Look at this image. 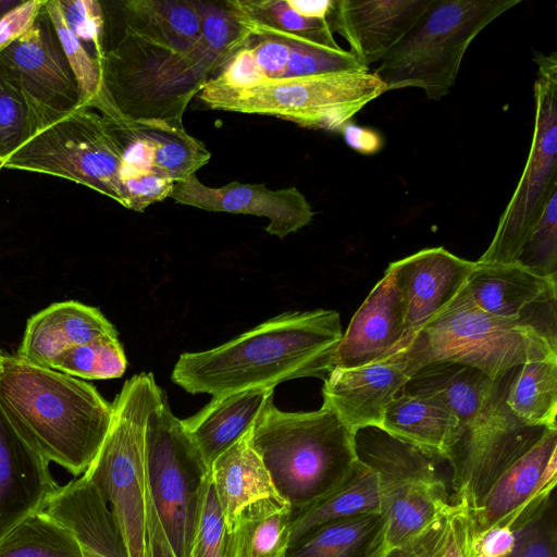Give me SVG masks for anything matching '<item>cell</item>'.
I'll use <instances>...</instances> for the list:
<instances>
[{
    "label": "cell",
    "mask_w": 557,
    "mask_h": 557,
    "mask_svg": "<svg viewBox=\"0 0 557 557\" xmlns=\"http://www.w3.org/2000/svg\"><path fill=\"white\" fill-rule=\"evenodd\" d=\"M506 393L481 423L461 433L446 459L451 502L469 510L476 537L522 525L549 505L557 483V428L519 421Z\"/></svg>",
    "instance_id": "cell-1"
},
{
    "label": "cell",
    "mask_w": 557,
    "mask_h": 557,
    "mask_svg": "<svg viewBox=\"0 0 557 557\" xmlns=\"http://www.w3.org/2000/svg\"><path fill=\"white\" fill-rule=\"evenodd\" d=\"M201 35L183 51L121 33L106 48L100 91L124 115L183 125V115L207 81L249 37L227 1H200Z\"/></svg>",
    "instance_id": "cell-2"
},
{
    "label": "cell",
    "mask_w": 557,
    "mask_h": 557,
    "mask_svg": "<svg viewBox=\"0 0 557 557\" xmlns=\"http://www.w3.org/2000/svg\"><path fill=\"white\" fill-rule=\"evenodd\" d=\"M342 336L335 310L288 311L214 348L182 354L171 379L188 393L212 396L325 380Z\"/></svg>",
    "instance_id": "cell-3"
},
{
    "label": "cell",
    "mask_w": 557,
    "mask_h": 557,
    "mask_svg": "<svg viewBox=\"0 0 557 557\" xmlns=\"http://www.w3.org/2000/svg\"><path fill=\"white\" fill-rule=\"evenodd\" d=\"M0 407L42 458L82 475L98 454L112 420V404L87 382L4 356Z\"/></svg>",
    "instance_id": "cell-4"
},
{
    "label": "cell",
    "mask_w": 557,
    "mask_h": 557,
    "mask_svg": "<svg viewBox=\"0 0 557 557\" xmlns=\"http://www.w3.org/2000/svg\"><path fill=\"white\" fill-rule=\"evenodd\" d=\"M250 441L293 513L333 492L358 462L352 432L324 400L320 409L300 412L282 411L272 400Z\"/></svg>",
    "instance_id": "cell-5"
},
{
    "label": "cell",
    "mask_w": 557,
    "mask_h": 557,
    "mask_svg": "<svg viewBox=\"0 0 557 557\" xmlns=\"http://www.w3.org/2000/svg\"><path fill=\"white\" fill-rule=\"evenodd\" d=\"M164 396L152 373L127 380L112 403L107 436L84 473L113 512L129 557H151L146 428Z\"/></svg>",
    "instance_id": "cell-6"
},
{
    "label": "cell",
    "mask_w": 557,
    "mask_h": 557,
    "mask_svg": "<svg viewBox=\"0 0 557 557\" xmlns=\"http://www.w3.org/2000/svg\"><path fill=\"white\" fill-rule=\"evenodd\" d=\"M398 354L409 374L429 362L454 361L498 381L528 361L557 358V338L483 311L463 287Z\"/></svg>",
    "instance_id": "cell-7"
},
{
    "label": "cell",
    "mask_w": 557,
    "mask_h": 557,
    "mask_svg": "<svg viewBox=\"0 0 557 557\" xmlns=\"http://www.w3.org/2000/svg\"><path fill=\"white\" fill-rule=\"evenodd\" d=\"M521 0H434L373 72L389 90L414 87L440 100L455 86L473 39Z\"/></svg>",
    "instance_id": "cell-8"
},
{
    "label": "cell",
    "mask_w": 557,
    "mask_h": 557,
    "mask_svg": "<svg viewBox=\"0 0 557 557\" xmlns=\"http://www.w3.org/2000/svg\"><path fill=\"white\" fill-rule=\"evenodd\" d=\"M384 92L374 73L347 71L270 79L248 89L197 97L211 110L270 115L301 127L338 132Z\"/></svg>",
    "instance_id": "cell-9"
},
{
    "label": "cell",
    "mask_w": 557,
    "mask_h": 557,
    "mask_svg": "<svg viewBox=\"0 0 557 557\" xmlns=\"http://www.w3.org/2000/svg\"><path fill=\"white\" fill-rule=\"evenodd\" d=\"M352 438L357 460L379 479L386 549L419 533L451 503L438 458L379 426L358 429Z\"/></svg>",
    "instance_id": "cell-10"
},
{
    "label": "cell",
    "mask_w": 557,
    "mask_h": 557,
    "mask_svg": "<svg viewBox=\"0 0 557 557\" xmlns=\"http://www.w3.org/2000/svg\"><path fill=\"white\" fill-rule=\"evenodd\" d=\"M535 121L529 156L491 244L476 262L516 263L557 187V53L535 51Z\"/></svg>",
    "instance_id": "cell-11"
},
{
    "label": "cell",
    "mask_w": 557,
    "mask_h": 557,
    "mask_svg": "<svg viewBox=\"0 0 557 557\" xmlns=\"http://www.w3.org/2000/svg\"><path fill=\"white\" fill-rule=\"evenodd\" d=\"M121 161V146L103 117L78 107L36 132L5 160L4 169L63 177L125 207Z\"/></svg>",
    "instance_id": "cell-12"
},
{
    "label": "cell",
    "mask_w": 557,
    "mask_h": 557,
    "mask_svg": "<svg viewBox=\"0 0 557 557\" xmlns=\"http://www.w3.org/2000/svg\"><path fill=\"white\" fill-rule=\"evenodd\" d=\"M148 490L175 557H189L199 500L210 468L166 397L146 428Z\"/></svg>",
    "instance_id": "cell-13"
},
{
    "label": "cell",
    "mask_w": 557,
    "mask_h": 557,
    "mask_svg": "<svg viewBox=\"0 0 557 557\" xmlns=\"http://www.w3.org/2000/svg\"><path fill=\"white\" fill-rule=\"evenodd\" d=\"M30 109L36 132L78 108L79 90L45 9L34 25L0 52Z\"/></svg>",
    "instance_id": "cell-14"
},
{
    "label": "cell",
    "mask_w": 557,
    "mask_h": 557,
    "mask_svg": "<svg viewBox=\"0 0 557 557\" xmlns=\"http://www.w3.org/2000/svg\"><path fill=\"white\" fill-rule=\"evenodd\" d=\"M465 287L483 311L530 324L557 338V277L537 275L517 262L474 261Z\"/></svg>",
    "instance_id": "cell-15"
},
{
    "label": "cell",
    "mask_w": 557,
    "mask_h": 557,
    "mask_svg": "<svg viewBox=\"0 0 557 557\" xmlns=\"http://www.w3.org/2000/svg\"><path fill=\"white\" fill-rule=\"evenodd\" d=\"M169 198L210 212L268 218L267 233L278 238L307 226L314 215L308 199L294 186L270 189L264 184L231 182L222 187H209L196 174L174 183Z\"/></svg>",
    "instance_id": "cell-16"
},
{
    "label": "cell",
    "mask_w": 557,
    "mask_h": 557,
    "mask_svg": "<svg viewBox=\"0 0 557 557\" xmlns=\"http://www.w3.org/2000/svg\"><path fill=\"white\" fill-rule=\"evenodd\" d=\"M409 345L406 304L393 273L386 269L343 333L333 368H356L387 359Z\"/></svg>",
    "instance_id": "cell-17"
},
{
    "label": "cell",
    "mask_w": 557,
    "mask_h": 557,
    "mask_svg": "<svg viewBox=\"0 0 557 557\" xmlns=\"http://www.w3.org/2000/svg\"><path fill=\"white\" fill-rule=\"evenodd\" d=\"M434 0H334L332 32L349 45L361 65L381 61L413 27Z\"/></svg>",
    "instance_id": "cell-18"
},
{
    "label": "cell",
    "mask_w": 557,
    "mask_h": 557,
    "mask_svg": "<svg viewBox=\"0 0 557 557\" xmlns=\"http://www.w3.org/2000/svg\"><path fill=\"white\" fill-rule=\"evenodd\" d=\"M473 267V261L444 247L425 248L389 263L387 270L406 304L409 344L461 292Z\"/></svg>",
    "instance_id": "cell-19"
},
{
    "label": "cell",
    "mask_w": 557,
    "mask_h": 557,
    "mask_svg": "<svg viewBox=\"0 0 557 557\" xmlns=\"http://www.w3.org/2000/svg\"><path fill=\"white\" fill-rule=\"evenodd\" d=\"M408 379L399 354L356 368H333L323 380V400L352 433L366 426L380 428L385 410Z\"/></svg>",
    "instance_id": "cell-20"
},
{
    "label": "cell",
    "mask_w": 557,
    "mask_h": 557,
    "mask_svg": "<svg viewBox=\"0 0 557 557\" xmlns=\"http://www.w3.org/2000/svg\"><path fill=\"white\" fill-rule=\"evenodd\" d=\"M516 369L494 381L481 370L463 363L433 361L411 372L399 394L438 401L458 418L462 433L476 426L493 411Z\"/></svg>",
    "instance_id": "cell-21"
},
{
    "label": "cell",
    "mask_w": 557,
    "mask_h": 557,
    "mask_svg": "<svg viewBox=\"0 0 557 557\" xmlns=\"http://www.w3.org/2000/svg\"><path fill=\"white\" fill-rule=\"evenodd\" d=\"M59 486L49 461L22 438L0 407V539L44 510Z\"/></svg>",
    "instance_id": "cell-22"
},
{
    "label": "cell",
    "mask_w": 557,
    "mask_h": 557,
    "mask_svg": "<svg viewBox=\"0 0 557 557\" xmlns=\"http://www.w3.org/2000/svg\"><path fill=\"white\" fill-rule=\"evenodd\" d=\"M116 334L98 308L74 300L55 302L28 319L16 357L51 369L54 360L69 349Z\"/></svg>",
    "instance_id": "cell-23"
},
{
    "label": "cell",
    "mask_w": 557,
    "mask_h": 557,
    "mask_svg": "<svg viewBox=\"0 0 557 557\" xmlns=\"http://www.w3.org/2000/svg\"><path fill=\"white\" fill-rule=\"evenodd\" d=\"M88 108L103 117L121 146L120 182L125 208L143 212L150 205L169 198L174 182L157 170L154 145L140 121L121 113L100 91Z\"/></svg>",
    "instance_id": "cell-24"
},
{
    "label": "cell",
    "mask_w": 557,
    "mask_h": 557,
    "mask_svg": "<svg viewBox=\"0 0 557 557\" xmlns=\"http://www.w3.org/2000/svg\"><path fill=\"white\" fill-rule=\"evenodd\" d=\"M274 388L247 389L213 396L183 423L207 465L247 434L267 406Z\"/></svg>",
    "instance_id": "cell-25"
},
{
    "label": "cell",
    "mask_w": 557,
    "mask_h": 557,
    "mask_svg": "<svg viewBox=\"0 0 557 557\" xmlns=\"http://www.w3.org/2000/svg\"><path fill=\"white\" fill-rule=\"evenodd\" d=\"M121 33L158 47L182 51L201 35L199 0H127L115 2Z\"/></svg>",
    "instance_id": "cell-26"
},
{
    "label": "cell",
    "mask_w": 557,
    "mask_h": 557,
    "mask_svg": "<svg viewBox=\"0 0 557 557\" xmlns=\"http://www.w3.org/2000/svg\"><path fill=\"white\" fill-rule=\"evenodd\" d=\"M250 431L210 466L211 482L227 531L245 507L263 498L280 497L251 444Z\"/></svg>",
    "instance_id": "cell-27"
},
{
    "label": "cell",
    "mask_w": 557,
    "mask_h": 557,
    "mask_svg": "<svg viewBox=\"0 0 557 557\" xmlns=\"http://www.w3.org/2000/svg\"><path fill=\"white\" fill-rule=\"evenodd\" d=\"M380 428L445 460L461 435L451 411L432 398L408 394H399L388 405Z\"/></svg>",
    "instance_id": "cell-28"
},
{
    "label": "cell",
    "mask_w": 557,
    "mask_h": 557,
    "mask_svg": "<svg viewBox=\"0 0 557 557\" xmlns=\"http://www.w3.org/2000/svg\"><path fill=\"white\" fill-rule=\"evenodd\" d=\"M386 520L381 512L362 513L321 524L292 543L285 557H382Z\"/></svg>",
    "instance_id": "cell-29"
},
{
    "label": "cell",
    "mask_w": 557,
    "mask_h": 557,
    "mask_svg": "<svg viewBox=\"0 0 557 557\" xmlns=\"http://www.w3.org/2000/svg\"><path fill=\"white\" fill-rule=\"evenodd\" d=\"M293 511L281 497L245 507L227 531L224 557H285Z\"/></svg>",
    "instance_id": "cell-30"
},
{
    "label": "cell",
    "mask_w": 557,
    "mask_h": 557,
    "mask_svg": "<svg viewBox=\"0 0 557 557\" xmlns=\"http://www.w3.org/2000/svg\"><path fill=\"white\" fill-rule=\"evenodd\" d=\"M292 46L287 39L251 34L207 81L200 94L237 91L284 78Z\"/></svg>",
    "instance_id": "cell-31"
},
{
    "label": "cell",
    "mask_w": 557,
    "mask_h": 557,
    "mask_svg": "<svg viewBox=\"0 0 557 557\" xmlns=\"http://www.w3.org/2000/svg\"><path fill=\"white\" fill-rule=\"evenodd\" d=\"M381 507L377 475L358 461L352 473L338 487L310 507L293 513L289 545L321 524L357 515L381 512Z\"/></svg>",
    "instance_id": "cell-32"
},
{
    "label": "cell",
    "mask_w": 557,
    "mask_h": 557,
    "mask_svg": "<svg viewBox=\"0 0 557 557\" xmlns=\"http://www.w3.org/2000/svg\"><path fill=\"white\" fill-rule=\"evenodd\" d=\"M382 557H479L472 516L451 502L419 533L387 548Z\"/></svg>",
    "instance_id": "cell-33"
},
{
    "label": "cell",
    "mask_w": 557,
    "mask_h": 557,
    "mask_svg": "<svg viewBox=\"0 0 557 557\" xmlns=\"http://www.w3.org/2000/svg\"><path fill=\"white\" fill-rule=\"evenodd\" d=\"M231 8L251 34L274 37H294L334 49L341 48L334 39L327 18L301 14L292 0H228Z\"/></svg>",
    "instance_id": "cell-34"
},
{
    "label": "cell",
    "mask_w": 557,
    "mask_h": 557,
    "mask_svg": "<svg viewBox=\"0 0 557 557\" xmlns=\"http://www.w3.org/2000/svg\"><path fill=\"white\" fill-rule=\"evenodd\" d=\"M505 403L525 424L557 428V358L528 361L518 367Z\"/></svg>",
    "instance_id": "cell-35"
},
{
    "label": "cell",
    "mask_w": 557,
    "mask_h": 557,
    "mask_svg": "<svg viewBox=\"0 0 557 557\" xmlns=\"http://www.w3.org/2000/svg\"><path fill=\"white\" fill-rule=\"evenodd\" d=\"M0 557H84L77 539L42 510L0 539Z\"/></svg>",
    "instance_id": "cell-36"
},
{
    "label": "cell",
    "mask_w": 557,
    "mask_h": 557,
    "mask_svg": "<svg viewBox=\"0 0 557 557\" xmlns=\"http://www.w3.org/2000/svg\"><path fill=\"white\" fill-rule=\"evenodd\" d=\"M139 121L153 141L154 164L164 177L174 183L183 181L209 162L210 151L184 126L154 119Z\"/></svg>",
    "instance_id": "cell-37"
},
{
    "label": "cell",
    "mask_w": 557,
    "mask_h": 557,
    "mask_svg": "<svg viewBox=\"0 0 557 557\" xmlns=\"http://www.w3.org/2000/svg\"><path fill=\"white\" fill-rule=\"evenodd\" d=\"M127 367L123 347L116 335H103L75 346L52 363L51 369L74 377L109 380L121 377Z\"/></svg>",
    "instance_id": "cell-38"
},
{
    "label": "cell",
    "mask_w": 557,
    "mask_h": 557,
    "mask_svg": "<svg viewBox=\"0 0 557 557\" xmlns=\"http://www.w3.org/2000/svg\"><path fill=\"white\" fill-rule=\"evenodd\" d=\"M45 9L54 26L65 58L75 76L79 90L81 108H88L101 88L100 64L70 30L59 0H46Z\"/></svg>",
    "instance_id": "cell-39"
},
{
    "label": "cell",
    "mask_w": 557,
    "mask_h": 557,
    "mask_svg": "<svg viewBox=\"0 0 557 557\" xmlns=\"http://www.w3.org/2000/svg\"><path fill=\"white\" fill-rule=\"evenodd\" d=\"M36 131L24 95L13 76L0 62V158L7 160Z\"/></svg>",
    "instance_id": "cell-40"
},
{
    "label": "cell",
    "mask_w": 557,
    "mask_h": 557,
    "mask_svg": "<svg viewBox=\"0 0 557 557\" xmlns=\"http://www.w3.org/2000/svg\"><path fill=\"white\" fill-rule=\"evenodd\" d=\"M517 263L537 275L557 277V187L550 193Z\"/></svg>",
    "instance_id": "cell-41"
},
{
    "label": "cell",
    "mask_w": 557,
    "mask_h": 557,
    "mask_svg": "<svg viewBox=\"0 0 557 557\" xmlns=\"http://www.w3.org/2000/svg\"><path fill=\"white\" fill-rule=\"evenodd\" d=\"M226 534L225 521L209 472L201 491L189 557H224Z\"/></svg>",
    "instance_id": "cell-42"
},
{
    "label": "cell",
    "mask_w": 557,
    "mask_h": 557,
    "mask_svg": "<svg viewBox=\"0 0 557 557\" xmlns=\"http://www.w3.org/2000/svg\"><path fill=\"white\" fill-rule=\"evenodd\" d=\"M70 30L100 64L106 52V22L102 3L96 0H59Z\"/></svg>",
    "instance_id": "cell-43"
},
{
    "label": "cell",
    "mask_w": 557,
    "mask_h": 557,
    "mask_svg": "<svg viewBox=\"0 0 557 557\" xmlns=\"http://www.w3.org/2000/svg\"><path fill=\"white\" fill-rule=\"evenodd\" d=\"M549 505L513 530L515 545L508 557H557L556 528Z\"/></svg>",
    "instance_id": "cell-44"
},
{
    "label": "cell",
    "mask_w": 557,
    "mask_h": 557,
    "mask_svg": "<svg viewBox=\"0 0 557 557\" xmlns=\"http://www.w3.org/2000/svg\"><path fill=\"white\" fill-rule=\"evenodd\" d=\"M45 2L46 0L21 1L0 17V52L34 25Z\"/></svg>",
    "instance_id": "cell-45"
},
{
    "label": "cell",
    "mask_w": 557,
    "mask_h": 557,
    "mask_svg": "<svg viewBox=\"0 0 557 557\" xmlns=\"http://www.w3.org/2000/svg\"><path fill=\"white\" fill-rule=\"evenodd\" d=\"M515 545V533L507 528L492 529L476 537L479 557H508Z\"/></svg>",
    "instance_id": "cell-46"
},
{
    "label": "cell",
    "mask_w": 557,
    "mask_h": 557,
    "mask_svg": "<svg viewBox=\"0 0 557 557\" xmlns=\"http://www.w3.org/2000/svg\"><path fill=\"white\" fill-rule=\"evenodd\" d=\"M341 132L347 146L362 154L376 153L384 145L383 137L379 132L351 122L345 124Z\"/></svg>",
    "instance_id": "cell-47"
},
{
    "label": "cell",
    "mask_w": 557,
    "mask_h": 557,
    "mask_svg": "<svg viewBox=\"0 0 557 557\" xmlns=\"http://www.w3.org/2000/svg\"><path fill=\"white\" fill-rule=\"evenodd\" d=\"M149 541L151 557H175L162 530L151 497L149 502Z\"/></svg>",
    "instance_id": "cell-48"
},
{
    "label": "cell",
    "mask_w": 557,
    "mask_h": 557,
    "mask_svg": "<svg viewBox=\"0 0 557 557\" xmlns=\"http://www.w3.org/2000/svg\"><path fill=\"white\" fill-rule=\"evenodd\" d=\"M21 1L14 0H0V17L4 15L8 11L16 7Z\"/></svg>",
    "instance_id": "cell-49"
},
{
    "label": "cell",
    "mask_w": 557,
    "mask_h": 557,
    "mask_svg": "<svg viewBox=\"0 0 557 557\" xmlns=\"http://www.w3.org/2000/svg\"><path fill=\"white\" fill-rule=\"evenodd\" d=\"M5 159L0 158V170L4 168Z\"/></svg>",
    "instance_id": "cell-50"
},
{
    "label": "cell",
    "mask_w": 557,
    "mask_h": 557,
    "mask_svg": "<svg viewBox=\"0 0 557 557\" xmlns=\"http://www.w3.org/2000/svg\"><path fill=\"white\" fill-rule=\"evenodd\" d=\"M4 356L5 355H3V352L0 350V368H1Z\"/></svg>",
    "instance_id": "cell-51"
}]
</instances>
